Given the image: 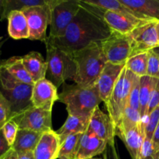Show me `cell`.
Listing matches in <instances>:
<instances>
[{"instance_id": "cell-1", "label": "cell", "mask_w": 159, "mask_h": 159, "mask_svg": "<svg viewBox=\"0 0 159 159\" xmlns=\"http://www.w3.org/2000/svg\"><path fill=\"white\" fill-rule=\"evenodd\" d=\"M80 3L79 12L64 36L59 38L48 37L45 43L71 54L110 37L112 31L103 19L104 11L87 4L83 0H80Z\"/></svg>"}, {"instance_id": "cell-2", "label": "cell", "mask_w": 159, "mask_h": 159, "mask_svg": "<svg viewBox=\"0 0 159 159\" xmlns=\"http://www.w3.org/2000/svg\"><path fill=\"white\" fill-rule=\"evenodd\" d=\"M71 55L76 66L75 83L85 87L96 85L99 76L107 63L101 42H94L71 53Z\"/></svg>"}, {"instance_id": "cell-3", "label": "cell", "mask_w": 159, "mask_h": 159, "mask_svg": "<svg viewBox=\"0 0 159 159\" xmlns=\"http://www.w3.org/2000/svg\"><path fill=\"white\" fill-rule=\"evenodd\" d=\"M58 101L65 104L68 115L89 119L95 109L102 102L96 85L85 87L76 83L64 85Z\"/></svg>"}, {"instance_id": "cell-4", "label": "cell", "mask_w": 159, "mask_h": 159, "mask_svg": "<svg viewBox=\"0 0 159 159\" xmlns=\"http://www.w3.org/2000/svg\"><path fill=\"white\" fill-rule=\"evenodd\" d=\"M32 91L33 85L19 82L1 67L0 93L10 104L11 119L34 107L31 101Z\"/></svg>"}, {"instance_id": "cell-5", "label": "cell", "mask_w": 159, "mask_h": 159, "mask_svg": "<svg viewBox=\"0 0 159 159\" xmlns=\"http://www.w3.org/2000/svg\"><path fill=\"white\" fill-rule=\"evenodd\" d=\"M47 49L46 61L48 64L47 75L57 88L68 79L74 81L76 74V66L72 55L70 53L59 49L57 47L45 43Z\"/></svg>"}, {"instance_id": "cell-6", "label": "cell", "mask_w": 159, "mask_h": 159, "mask_svg": "<svg viewBox=\"0 0 159 159\" xmlns=\"http://www.w3.org/2000/svg\"><path fill=\"white\" fill-rule=\"evenodd\" d=\"M138 76L124 67L108 102L105 104L108 115L117 128L125 108L128 104L130 92Z\"/></svg>"}, {"instance_id": "cell-7", "label": "cell", "mask_w": 159, "mask_h": 159, "mask_svg": "<svg viewBox=\"0 0 159 159\" xmlns=\"http://www.w3.org/2000/svg\"><path fill=\"white\" fill-rule=\"evenodd\" d=\"M48 6L50 9L48 37H61L80 9V0H49Z\"/></svg>"}, {"instance_id": "cell-8", "label": "cell", "mask_w": 159, "mask_h": 159, "mask_svg": "<svg viewBox=\"0 0 159 159\" xmlns=\"http://www.w3.org/2000/svg\"><path fill=\"white\" fill-rule=\"evenodd\" d=\"M107 62L125 65L132 54V43L128 35L112 31L110 37L101 41Z\"/></svg>"}, {"instance_id": "cell-9", "label": "cell", "mask_w": 159, "mask_h": 159, "mask_svg": "<svg viewBox=\"0 0 159 159\" xmlns=\"http://www.w3.org/2000/svg\"><path fill=\"white\" fill-rule=\"evenodd\" d=\"M10 120L16 123L19 129L34 130L40 133L52 130V111L34 107H30Z\"/></svg>"}, {"instance_id": "cell-10", "label": "cell", "mask_w": 159, "mask_h": 159, "mask_svg": "<svg viewBox=\"0 0 159 159\" xmlns=\"http://www.w3.org/2000/svg\"><path fill=\"white\" fill-rule=\"evenodd\" d=\"M158 20H150L135 28L130 34L132 43L130 57L158 48L156 23Z\"/></svg>"}, {"instance_id": "cell-11", "label": "cell", "mask_w": 159, "mask_h": 159, "mask_svg": "<svg viewBox=\"0 0 159 159\" xmlns=\"http://www.w3.org/2000/svg\"><path fill=\"white\" fill-rule=\"evenodd\" d=\"M22 12L27 20L30 40H41L45 43L48 37L47 36V29L50 24V9L48 4L45 6L28 8Z\"/></svg>"}, {"instance_id": "cell-12", "label": "cell", "mask_w": 159, "mask_h": 159, "mask_svg": "<svg viewBox=\"0 0 159 159\" xmlns=\"http://www.w3.org/2000/svg\"><path fill=\"white\" fill-rule=\"evenodd\" d=\"M87 131L96 134L99 138L110 144L115 141L116 128L110 116L96 107L89 120Z\"/></svg>"}, {"instance_id": "cell-13", "label": "cell", "mask_w": 159, "mask_h": 159, "mask_svg": "<svg viewBox=\"0 0 159 159\" xmlns=\"http://www.w3.org/2000/svg\"><path fill=\"white\" fill-rule=\"evenodd\" d=\"M58 100L57 89L48 79H43L33 85L32 104L36 108L52 111L54 102Z\"/></svg>"}, {"instance_id": "cell-14", "label": "cell", "mask_w": 159, "mask_h": 159, "mask_svg": "<svg viewBox=\"0 0 159 159\" xmlns=\"http://www.w3.org/2000/svg\"><path fill=\"white\" fill-rule=\"evenodd\" d=\"M103 19L111 31L129 35L142 23L150 20L138 19L132 15L115 11H104Z\"/></svg>"}, {"instance_id": "cell-15", "label": "cell", "mask_w": 159, "mask_h": 159, "mask_svg": "<svg viewBox=\"0 0 159 159\" xmlns=\"http://www.w3.org/2000/svg\"><path fill=\"white\" fill-rule=\"evenodd\" d=\"M124 67L125 65H114L107 62L99 76L96 85L101 99L105 104L108 102Z\"/></svg>"}, {"instance_id": "cell-16", "label": "cell", "mask_w": 159, "mask_h": 159, "mask_svg": "<svg viewBox=\"0 0 159 159\" xmlns=\"http://www.w3.org/2000/svg\"><path fill=\"white\" fill-rule=\"evenodd\" d=\"M61 144L57 132L53 130L44 132L34 152V159L58 158Z\"/></svg>"}, {"instance_id": "cell-17", "label": "cell", "mask_w": 159, "mask_h": 159, "mask_svg": "<svg viewBox=\"0 0 159 159\" xmlns=\"http://www.w3.org/2000/svg\"><path fill=\"white\" fill-rule=\"evenodd\" d=\"M107 143L98 138L96 134L87 131L82 134L76 158L89 159L104 153Z\"/></svg>"}, {"instance_id": "cell-18", "label": "cell", "mask_w": 159, "mask_h": 159, "mask_svg": "<svg viewBox=\"0 0 159 159\" xmlns=\"http://www.w3.org/2000/svg\"><path fill=\"white\" fill-rule=\"evenodd\" d=\"M137 16L144 20H159V0H120Z\"/></svg>"}, {"instance_id": "cell-19", "label": "cell", "mask_w": 159, "mask_h": 159, "mask_svg": "<svg viewBox=\"0 0 159 159\" xmlns=\"http://www.w3.org/2000/svg\"><path fill=\"white\" fill-rule=\"evenodd\" d=\"M145 124L146 122L142 120L141 124L138 127L116 134L124 143L132 159L138 158V154L145 139Z\"/></svg>"}, {"instance_id": "cell-20", "label": "cell", "mask_w": 159, "mask_h": 159, "mask_svg": "<svg viewBox=\"0 0 159 159\" xmlns=\"http://www.w3.org/2000/svg\"><path fill=\"white\" fill-rule=\"evenodd\" d=\"M23 63L34 82L45 79L48 71V64L41 54L37 51H30L22 57Z\"/></svg>"}, {"instance_id": "cell-21", "label": "cell", "mask_w": 159, "mask_h": 159, "mask_svg": "<svg viewBox=\"0 0 159 159\" xmlns=\"http://www.w3.org/2000/svg\"><path fill=\"white\" fill-rule=\"evenodd\" d=\"M8 34L15 40L29 39L30 31L26 16L22 11H12L7 18Z\"/></svg>"}, {"instance_id": "cell-22", "label": "cell", "mask_w": 159, "mask_h": 159, "mask_svg": "<svg viewBox=\"0 0 159 159\" xmlns=\"http://www.w3.org/2000/svg\"><path fill=\"white\" fill-rule=\"evenodd\" d=\"M0 66L19 82L34 85V81L25 68L22 57L15 56L7 60L2 61L0 62Z\"/></svg>"}, {"instance_id": "cell-23", "label": "cell", "mask_w": 159, "mask_h": 159, "mask_svg": "<svg viewBox=\"0 0 159 159\" xmlns=\"http://www.w3.org/2000/svg\"><path fill=\"white\" fill-rule=\"evenodd\" d=\"M89 118L68 115L62 127L56 131L60 138L61 143L63 142L70 135L85 133L89 127Z\"/></svg>"}, {"instance_id": "cell-24", "label": "cell", "mask_w": 159, "mask_h": 159, "mask_svg": "<svg viewBox=\"0 0 159 159\" xmlns=\"http://www.w3.org/2000/svg\"><path fill=\"white\" fill-rule=\"evenodd\" d=\"M42 134L34 130L19 129L12 148L18 152H34Z\"/></svg>"}, {"instance_id": "cell-25", "label": "cell", "mask_w": 159, "mask_h": 159, "mask_svg": "<svg viewBox=\"0 0 159 159\" xmlns=\"http://www.w3.org/2000/svg\"><path fill=\"white\" fill-rule=\"evenodd\" d=\"M157 80V79L148 75L140 78V113L141 119L144 122L147 120L148 104Z\"/></svg>"}, {"instance_id": "cell-26", "label": "cell", "mask_w": 159, "mask_h": 159, "mask_svg": "<svg viewBox=\"0 0 159 159\" xmlns=\"http://www.w3.org/2000/svg\"><path fill=\"white\" fill-rule=\"evenodd\" d=\"M49 0H3V11L1 21L8 18L12 11H23L34 6H48Z\"/></svg>"}, {"instance_id": "cell-27", "label": "cell", "mask_w": 159, "mask_h": 159, "mask_svg": "<svg viewBox=\"0 0 159 159\" xmlns=\"http://www.w3.org/2000/svg\"><path fill=\"white\" fill-rule=\"evenodd\" d=\"M141 122L142 119L140 112L127 105L124 110L120 122L116 128V134L134 128L139 126Z\"/></svg>"}, {"instance_id": "cell-28", "label": "cell", "mask_w": 159, "mask_h": 159, "mask_svg": "<svg viewBox=\"0 0 159 159\" xmlns=\"http://www.w3.org/2000/svg\"><path fill=\"white\" fill-rule=\"evenodd\" d=\"M82 134H83L70 135L61 144L58 155L59 159L76 158Z\"/></svg>"}, {"instance_id": "cell-29", "label": "cell", "mask_w": 159, "mask_h": 159, "mask_svg": "<svg viewBox=\"0 0 159 159\" xmlns=\"http://www.w3.org/2000/svg\"><path fill=\"white\" fill-rule=\"evenodd\" d=\"M148 52L141 53L130 57L125 64V68L138 77L147 75Z\"/></svg>"}, {"instance_id": "cell-30", "label": "cell", "mask_w": 159, "mask_h": 159, "mask_svg": "<svg viewBox=\"0 0 159 159\" xmlns=\"http://www.w3.org/2000/svg\"><path fill=\"white\" fill-rule=\"evenodd\" d=\"M159 124V107L152 110L146 120L144 134L145 138L152 141L155 130Z\"/></svg>"}, {"instance_id": "cell-31", "label": "cell", "mask_w": 159, "mask_h": 159, "mask_svg": "<svg viewBox=\"0 0 159 159\" xmlns=\"http://www.w3.org/2000/svg\"><path fill=\"white\" fill-rule=\"evenodd\" d=\"M147 75L159 79V51L155 49L148 51Z\"/></svg>"}, {"instance_id": "cell-32", "label": "cell", "mask_w": 159, "mask_h": 159, "mask_svg": "<svg viewBox=\"0 0 159 159\" xmlns=\"http://www.w3.org/2000/svg\"><path fill=\"white\" fill-rule=\"evenodd\" d=\"M3 134H4L5 138L8 142L9 145L12 148L14 142L16 138L17 133L19 130V127L16 123L12 120H9L2 127Z\"/></svg>"}, {"instance_id": "cell-33", "label": "cell", "mask_w": 159, "mask_h": 159, "mask_svg": "<svg viewBox=\"0 0 159 159\" xmlns=\"http://www.w3.org/2000/svg\"><path fill=\"white\" fill-rule=\"evenodd\" d=\"M11 119V107L5 96L0 93V130Z\"/></svg>"}, {"instance_id": "cell-34", "label": "cell", "mask_w": 159, "mask_h": 159, "mask_svg": "<svg viewBox=\"0 0 159 159\" xmlns=\"http://www.w3.org/2000/svg\"><path fill=\"white\" fill-rule=\"evenodd\" d=\"M159 152H156L152 141L145 138L137 159H158Z\"/></svg>"}, {"instance_id": "cell-35", "label": "cell", "mask_w": 159, "mask_h": 159, "mask_svg": "<svg viewBox=\"0 0 159 159\" xmlns=\"http://www.w3.org/2000/svg\"><path fill=\"white\" fill-rule=\"evenodd\" d=\"M140 77H137L134 83L133 88L130 92L128 104L131 108L138 110L140 112Z\"/></svg>"}, {"instance_id": "cell-36", "label": "cell", "mask_w": 159, "mask_h": 159, "mask_svg": "<svg viewBox=\"0 0 159 159\" xmlns=\"http://www.w3.org/2000/svg\"><path fill=\"white\" fill-rule=\"evenodd\" d=\"M1 159H34V152H18L11 148Z\"/></svg>"}, {"instance_id": "cell-37", "label": "cell", "mask_w": 159, "mask_h": 159, "mask_svg": "<svg viewBox=\"0 0 159 159\" xmlns=\"http://www.w3.org/2000/svg\"><path fill=\"white\" fill-rule=\"evenodd\" d=\"M158 107H159V79L157 80L156 85H155V89L152 92V96H151L148 108V116L152 110H154Z\"/></svg>"}, {"instance_id": "cell-38", "label": "cell", "mask_w": 159, "mask_h": 159, "mask_svg": "<svg viewBox=\"0 0 159 159\" xmlns=\"http://www.w3.org/2000/svg\"><path fill=\"white\" fill-rule=\"evenodd\" d=\"M104 159H120L115 144V141L110 144H107V148L104 152Z\"/></svg>"}, {"instance_id": "cell-39", "label": "cell", "mask_w": 159, "mask_h": 159, "mask_svg": "<svg viewBox=\"0 0 159 159\" xmlns=\"http://www.w3.org/2000/svg\"><path fill=\"white\" fill-rule=\"evenodd\" d=\"M11 147L5 138L2 130H0V159L2 158L9 150Z\"/></svg>"}, {"instance_id": "cell-40", "label": "cell", "mask_w": 159, "mask_h": 159, "mask_svg": "<svg viewBox=\"0 0 159 159\" xmlns=\"http://www.w3.org/2000/svg\"><path fill=\"white\" fill-rule=\"evenodd\" d=\"M152 143L155 152H159V124L157 126L156 129L155 130V133L153 134V137H152Z\"/></svg>"}, {"instance_id": "cell-41", "label": "cell", "mask_w": 159, "mask_h": 159, "mask_svg": "<svg viewBox=\"0 0 159 159\" xmlns=\"http://www.w3.org/2000/svg\"><path fill=\"white\" fill-rule=\"evenodd\" d=\"M156 31H157V36H158V48H159V20L157 21L156 23Z\"/></svg>"}, {"instance_id": "cell-42", "label": "cell", "mask_w": 159, "mask_h": 159, "mask_svg": "<svg viewBox=\"0 0 159 159\" xmlns=\"http://www.w3.org/2000/svg\"><path fill=\"white\" fill-rule=\"evenodd\" d=\"M3 11V0H0V16H1L2 13Z\"/></svg>"}, {"instance_id": "cell-43", "label": "cell", "mask_w": 159, "mask_h": 159, "mask_svg": "<svg viewBox=\"0 0 159 159\" xmlns=\"http://www.w3.org/2000/svg\"><path fill=\"white\" fill-rule=\"evenodd\" d=\"M3 43H4V41H2V42H0V56H1V48H2V44H3ZM1 62V61H0Z\"/></svg>"}, {"instance_id": "cell-44", "label": "cell", "mask_w": 159, "mask_h": 159, "mask_svg": "<svg viewBox=\"0 0 159 159\" xmlns=\"http://www.w3.org/2000/svg\"><path fill=\"white\" fill-rule=\"evenodd\" d=\"M89 159H102V158H89Z\"/></svg>"}, {"instance_id": "cell-45", "label": "cell", "mask_w": 159, "mask_h": 159, "mask_svg": "<svg viewBox=\"0 0 159 159\" xmlns=\"http://www.w3.org/2000/svg\"><path fill=\"white\" fill-rule=\"evenodd\" d=\"M75 159H79V158H75Z\"/></svg>"}, {"instance_id": "cell-46", "label": "cell", "mask_w": 159, "mask_h": 159, "mask_svg": "<svg viewBox=\"0 0 159 159\" xmlns=\"http://www.w3.org/2000/svg\"><path fill=\"white\" fill-rule=\"evenodd\" d=\"M0 70H1V66H0Z\"/></svg>"}, {"instance_id": "cell-47", "label": "cell", "mask_w": 159, "mask_h": 159, "mask_svg": "<svg viewBox=\"0 0 159 159\" xmlns=\"http://www.w3.org/2000/svg\"><path fill=\"white\" fill-rule=\"evenodd\" d=\"M158 159H159V156H158Z\"/></svg>"}]
</instances>
